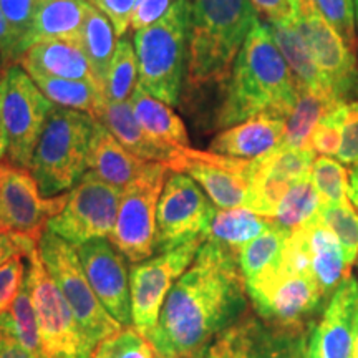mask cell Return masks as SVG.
I'll return each instance as SVG.
<instances>
[{
  "label": "cell",
  "mask_w": 358,
  "mask_h": 358,
  "mask_svg": "<svg viewBox=\"0 0 358 358\" xmlns=\"http://www.w3.org/2000/svg\"><path fill=\"white\" fill-rule=\"evenodd\" d=\"M249 302L237 254L206 241L168 292L148 340L161 357L198 358L219 334L249 310Z\"/></svg>",
  "instance_id": "1"
},
{
  "label": "cell",
  "mask_w": 358,
  "mask_h": 358,
  "mask_svg": "<svg viewBox=\"0 0 358 358\" xmlns=\"http://www.w3.org/2000/svg\"><path fill=\"white\" fill-rule=\"evenodd\" d=\"M294 77L268 25L261 20L241 48L216 115L219 128H229L254 116L285 120L299 96Z\"/></svg>",
  "instance_id": "2"
},
{
  "label": "cell",
  "mask_w": 358,
  "mask_h": 358,
  "mask_svg": "<svg viewBox=\"0 0 358 358\" xmlns=\"http://www.w3.org/2000/svg\"><path fill=\"white\" fill-rule=\"evenodd\" d=\"M259 22L250 0H191L189 88L226 85L241 48Z\"/></svg>",
  "instance_id": "3"
},
{
  "label": "cell",
  "mask_w": 358,
  "mask_h": 358,
  "mask_svg": "<svg viewBox=\"0 0 358 358\" xmlns=\"http://www.w3.org/2000/svg\"><path fill=\"white\" fill-rule=\"evenodd\" d=\"M191 34V0H176L153 25L133 35L138 57V83L151 96L174 106L187 73Z\"/></svg>",
  "instance_id": "4"
},
{
  "label": "cell",
  "mask_w": 358,
  "mask_h": 358,
  "mask_svg": "<svg viewBox=\"0 0 358 358\" xmlns=\"http://www.w3.org/2000/svg\"><path fill=\"white\" fill-rule=\"evenodd\" d=\"M95 124L83 111L57 105L52 110L29 168L43 198L65 194L85 176Z\"/></svg>",
  "instance_id": "5"
},
{
  "label": "cell",
  "mask_w": 358,
  "mask_h": 358,
  "mask_svg": "<svg viewBox=\"0 0 358 358\" xmlns=\"http://www.w3.org/2000/svg\"><path fill=\"white\" fill-rule=\"evenodd\" d=\"M55 105L19 64L0 69V122L6 133V159L30 168L35 146Z\"/></svg>",
  "instance_id": "6"
},
{
  "label": "cell",
  "mask_w": 358,
  "mask_h": 358,
  "mask_svg": "<svg viewBox=\"0 0 358 358\" xmlns=\"http://www.w3.org/2000/svg\"><path fill=\"white\" fill-rule=\"evenodd\" d=\"M38 250L45 268L62 290L80 327L93 345L96 347L103 340L123 329V325L103 307L95 290L90 285L73 244L45 229L38 241Z\"/></svg>",
  "instance_id": "7"
},
{
  "label": "cell",
  "mask_w": 358,
  "mask_h": 358,
  "mask_svg": "<svg viewBox=\"0 0 358 358\" xmlns=\"http://www.w3.org/2000/svg\"><path fill=\"white\" fill-rule=\"evenodd\" d=\"M27 280L45 355L92 358L96 347L90 342L62 290L45 268L38 248L27 257Z\"/></svg>",
  "instance_id": "8"
},
{
  "label": "cell",
  "mask_w": 358,
  "mask_h": 358,
  "mask_svg": "<svg viewBox=\"0 0 358 358\" xmlns=\"http://www.w3.org/2000/svg\"><path fill=\"white\" fill-rule=\"evenodd\" d=\"M249 301L262 319L285 325H308L330 301L317 280L282 261L245 284Z\"/></svg>",
  "instance_id": "9"
},
{
  "label": "cell",
  "mask_w": 358,
  "mask_h": 358,
  "mask_svg": "<svg viewBox=\"0 0 358 358\" xmlns=\"http://www.w3.org/2000/svg\"><path fill=\"white\" fill-rule=\"evenodd\" d=\"M169 173L171 169L166 164L151 163L146 171L122 192L110 241L129 262L138 264L153 257L156 213Z\"/></svg>",
  "instance_id": "10"
},
{
  "label": "cell",
  "mask_w": 358,
  "mask_h": 358,
  "mask_svg": "<svg viewBox=\"0 0 358 358\" xmlns=\"http://www.w3.org/2000/svg\"><path fill=\"white\" fill-rule=\"evenodd\" d=\"M310 329L266 320L248 310L198 358H306Z\"/></svg>",
  "instance_id": "11"
},
{
  "label": "cell",
  "mask_w": 358,
  "mask_h": 358,
  "mask_svg": "<svg viewBox=\"0 0 358 358\" xmlns=\"http://www.w3.org/2000/svg\"><path fill=\"white\" fill-rule=\"evenodd\" d=\"M122 192L123 189L87 171L69 191L64 209L48 221L47 229L75 248L98 237L110 239L118 216Z\"/></svg>",
  "instance_id": "12"
},
{
  "label": "cell",
  "mask_w": 358,
  "mask_h": 358,
  "mask_svg": "<svg viewBox=\"0 0 358 358\" xmlns=\"http://www.w3.org/2000/svg\"><path fill=\"white\" fill-rule=\"evenodd\" d=\"M216 206L185 173L169 174L156 213V249L166 252L194 239H206Z\"/></svg>",
  "instance_id": "13"
},
{
  "label": "cell",
  "mask_w": 358,
  "mask_h": 358,
  "mask_svg": "<svg viewBox=\"0 0 358 358\" xmlns=\"http://www.w3.org/2000/svg\"><path fill=\"white\" fill-rule=\"evenodd\" d=\"M206 239H194L146 261L134 264L129 271L133 327L146 338L158 324L166 295L179 277L189 268Z\"/></svg>",
  "instance_id": "14"
},
{
  "label": "cell",
  "mask_w": 358,
  "mask_h": 358,
  "mask_svg": "<svg viewBox=\"0 0 358 358\" xmlns=\"http://www.w3.org/2000/svg\"><path fill=\"white\" fill-rule=\"evenodd\" d=\"M294 25L306 40L317 65L340 101L358 90V69L353 50L327 22L315 0H289Z\"/></svg>",
  "instance_id": "15"
},
{
  "label": "cell",
  "mask_w": 358,
  "mask_h": 358,
  "mask_svg": "<svg viewBox=\"0 0 358 358\" xmlns=\"http://www.w3.org/2000/svg\"><path fill=\"white\" fill-rule=\"evenodd\" d=\"M168 168L194 179L217 209H234L248 206L256 159H239L213 151L181 148Z\"/></svg>",
  "instance_id": "16"
},
{
  "label": "cell",
  "mask_w": 358,
  "mask_h": 358,
  "mask_svg": "<svg viewBox=\"0 0 358 358\" xmlns=\"http://www.w3.org/2000/svg\"><path fill=\"white\" fill-rule=\"evenodd\" d=\"M65 194L43 198L30 169L0 161V231L27 234L40 241L52 217L64 209Z\"/></svg>",
  "instance_id": "17"
},
{
  "label": "cell",
  "mask_w": 358,
  "mask_h": 358,
  "mask_svg": "<svg viewBox=\"0 0 358 358\" xmlns=\"http://www.w3.org/2000/svg\"><path fill=\"white\" fill-rule=\"evenodd\" d=\"M77 252L90 285L103 307L123 327L131 325V292L127 257L108 237H98L80 244Z\"/></svg>",
  "instance_id": "18"
},
{
  "label": "cell",
  "mask_w": 358,
  "mask_h": 358,
  "mask_svg": "<svg viewBox=\"0 0 358 358\" xmlns=\"http://www.w3.org/2000/svg\"><path fill=\"white\" fill-rule=\"evenodd\" d=\"M315 153L312 150L279 146L256 159V171L250 181L249 201L245 208L274 219L277 208L295 182L310 176Z\"/></svg>",
  "instance_id": "19"
},
{
  "label": "cell",
  "mask_w": 358,
  "mask_h": 358,
  "mask_svg": "<svg viewBox=\"0 0 358 358\" xmlns=\"http://www.w3.org/2000/svg\"><path fill=\"white\" fill-rule=\"evenodd\" d=\"M358 280L347 277L327 302L320 320L312 325L306 358H350L355 345Z\"/></svg>",
  "instance_id": "20"
},
{
  "label": "cell",
  "mask_w": 358,
  "mask_h": 358,
  "mask_svg": "<svg viewBox=\"0 0 358 358\" xmlns=\"http://www.w3.org/2000/svg\"><path fill=\"white\" fill-rule=\"evenodd\" d=\"M290 237L301 249L308 272L322 290L332 297L335 289L348 277L347 271L350 267L337 237L317 216L299 229H294Z\"/></svg>",
  "instance_id": "21"
},
{
  "label": "cell",
  "mask_w": 358,
  "mask_h": 358,
  "mask_svg": "<svg viewBox=\"0 0 358 358\" xmlns=\"http://www.w3.org/2000/svg\"><path fill=\"white\" fill-rule=\"evenodd\" d=\"M285 120L274 116H254L226 128L211 141L209 151L239 159H259L282 145Z\"/></svg>",
  "instance_id": "22"
},
{
  "label": "cell",
  "mask_w": 358,
  "mask_h": 358,
  "mask_svg": "<svg viewBox=\"0 0 358 358\" xmlns=\"http://www.w3.org/2000/svg\"><path fill=\"white\" fill-rule=\"evenodd\" d=\"M88 6L87 0H40L32 24L17 48L15 64L35 43L50 40L80 43Z\"/></svg>",
  "instance_id": "23"
},
{
  "label": "cell",
  "mask_w": 358,
  "mask_h": 358,
  "mask_svg": "<svg viewBox=\"0 0 358 358\" xmlns=\"http://www.w3.org/2000/svg\"><path fill=\"white\" fill-rule=\"evenodd\" d=\"M150 164V161L138 158L127 150L108 129L96 122L90 145L88 171L96 174L108 185L124 189L136 181Z\"/></svg>",
  "instance_id": "24"
},
{
  "label": "cell",
  "mask_w": 358,
  "mask_h": 358,
  "mask_svg": "<svg viewBox=\"0 0 358 358\" xmlns=\"http://www.w3.org/2000/svg\"><path fill=\"white\" fill-rule=\"evenodd\" d=\"M27 73H45L55 78L96 82L82 45L66 40L35 43L17 62Z\"/></svg>",
  "instance_id": "25"
},
{
  "label": "cell",
  "mask_w": 358,
  "mask_h": 358,
  "mask_svg": "<svg viewBox=\"0 0 358 358\" xmlns=\"http://www.w3.org/2000/svg\"><path fill=\"white\" fill-rule=\"evenodd\" d=\"M96 122H100L133 155L150 163H163L168 166L178 153V150L159 145L143 129L129 101H106Z\"/></svg>",
  "instance_id": "26"
},
{
  "label": "cell",
  "mask_w": 358,
  "mask_h": 358,
  "mask_svg": "<svg viewBox=\"0 0 358 358\" xmlns=\"http://www.w3.org/2000/svg\"><path fill=\"white\" fill-rule=\"evenodd\" d=\"M129 103H131L138 123L155 141L173 150L189 148V134H187L186 124L181 116L173 110V106L151 96L140 83L134 88Z\"/></svg>",
  "instance_id": "27"
},
{
  "label": "cell",
  "mask_w": 358,
  "mask_h": 358,
  "mask_svg": "<svg viewBox=\"0 0 358 358\" xmlns=\"http://www.w3.org/2000/svg\"><path fill=\"white\" fill-rule=\"evenodd\" d=\"M267 24L277 47H279L280 53L284 55L297 82L303 85V87L313 90V92L322 93V95L337 98L334 95L332 88H330L324 73L320 71L319 65H317L312 52L308 50L306 40L302 38L297 27L294 25V20H272L267 22Z\"/></svg>",
  "instance_id": "28"
},
{
  "label": "cell",
  "mask_w": 358,
  "mask_h": 358,
  "mask_svg": "<svg viewBox=\"0 0 358 358\" xmlns=\"http://www.w3.org/2000/svg\"><path fill=\"white\" fill-rule=\"evenodd\" d=\"M30 78L37 83L45 96L53 105L62 108L83 111L92 116L93 120L98 118L103 106L106 103L103 87L96 82H82V80H65L55 78L45 73H29Z\"/></svg>",
  "instance_id": "29"
},
{
  "label": "cell",
  "mask_w": 358,
  "mask_h": 358,
  "mask_svg": "<svg viewBox=\"0 0 358 358\" xmlns=\"http://www.w3.org/2000/svg\"><path fill=\"white\" fill-rule=\"evenodd\" d=\"M338 103L342 101L337 98L322 95V93H317L301 85L297 101L285 118L284 140H282L280 146L310 150V138L317 124Z\"/></svg>",
  "instance_id": "30"
},
{
  "label": "cell",
  "mask_w": 358,
  "mask_h": 358,
  "mask_svg": "<svg viewBox=\"0 0 358 358\" xmlns=\"http://www.w3.org/2000/svg\"><path fill=\"white\" fill-rule=\"evenodd\" d=\"M272 224L274 219L264 217L248 208L219 209L209 226L206 241H214L239 256L245 244L266 232Z\"/></svg>",
  "instance_id": "31"
},
{
  "label": "cell",
  "mask_w": 358,
  "mask_h": 358,
  "mask_svg": "<svg viewBox=\"0 0 358 358\" xmlns=\"http://www.w3.org/2000/svg\"><path fill=\"white\" fill-rule=\"evenodd\" d=\"M116 43L118 42H116L113 24L105 13L90 3L87 15H85L80 45L92 65L98 83L103 87V92H105V82L108 77L111 60H113Z\"/></svg>",
  "instance_id": "32"
},
{
  "label": "cell",
  "mask_w": 358,
  "mask_h": 358,
  "mask_svg": "<svg viewBox=\"0 0 358 358\" xmlns=\"http://www.w3.org/2000/svg\"><path fill=\"white\" fill-rule=\"evenodd\" d=\"M289 236L290 231L274 221L266 232H262L241 249L237 259H239V267L245 284L257 279L264 272L271 271L282 261Z\"/></svg>",
  "instance_id": "33"
},
{
  "label": "cell",
  "mask_w": 358,
  "mask_h": 358,
  "mask_svg": "<svg viewBox=\"0 0 358 358\" xmlns=\"http://www.w3.org/2000/svg\"><path fill=\"white\" fill-rule=\"evenodd\" d=\"M138 80H140V71H138V57L134 52V45L128 38L122 37L116 43L113 60H111L108 77L105 82L106 101H129Z\"/></svg>",
  "instance_id": "34"
},
{
  "label": "cell",
  "mask_w": 358,
  "mask_h": 358,
  "mask_svg": "<svg viewBox=\"0 0 358 358\" xmlns=\"http://www.w3.org/2000/svg\"><path fill=\"white\" fill-rule=\"evenodd\" d=\"M320 198L313 186L312 178L308 176L302 181L295 182L282 198L274 221L285 229L294 231L302 227L310 219L317 216L320 209Z\"/></svg>",
  "instance_id": "35"
},
{
  "label": "cell",
  "mask_w": 358,
  "mask_h": 358,
  "mask_svg": "<svg viewBox=\"0 0 358 358\" xmlns=\"http://www.w3.org/2000/svg\"><path fill=\"white\" fill-rule=\"evenodd\" d=\"M317 217L334 232L343 248L348 264L353 266L358 257V214L352 201L345 199L337 204H322Z\"/></svg>",
  "instance_id": "36"
},
{
  "label": "cell",
  "mask_w": 358,
  "mask_h": 358,
  "mask_svg": "<svg viewBox=\"0 0 358 358\" xmlns=\"http://www.w3.org/2000/svg\"><path fill=\"white\" fill-rule=\"evenodd\" d=\"M7 312L8 317H10L13 334H15L17 340H19L22 345H24L29 352H32L35 357L48 358L45 355L42 340H40L37 317H35L32 297H30V287L29 280H27V274L19 295H17V299L13 301Z\"/></svg>",
  "instance_id": "37"
},
{
  "label": "cell",
  "mask_w": 358,
  "mask_h": 358,
  "mask_svg": "<svg viewBox=\"0 0 358 358\" xmlns=\"http://www.w3.org/2000/svg\"><path fill=\"white\" fill-rule=\"evenodd\" d=\"M310 178L322 204H337L348 199L350 178L340 161H335L330 156H319L313 159Z\"/></svg>",
  "instance_id": "38"
},
{
  "label": "cell",
  "mask_w": 358,
  "mask_h": 358,
  "mask_svg": "<svg viewBox=\"0 0 358 358\" xmlns=\"http://www.w3.org/2000/svg\"><path fill=\"white\" fill-rule=\"evenodd\" d=\"M92 358H158L155 347L134 327H123L120 332L100 342Z\"/></svg>",
  "instance_id": "39"
},
{
  "label": "cell",
  "mask_w": 358,
  "mask_h": 358,
  "mask_svg": "<svg viewBox=\"0 0 358 358\" xmlns=\"http://www.w3.org/2000/svg\"><path fill=\"white\" fill-rule=\"evenodd\" d=\"M347 101L338 103L327 113L310 138V150L320 156H335L337 158L340 141H342V127L345 118Z\"/></svg>",
  "instance_id": "40"
},
{
  "label": "cell",
  "mask_w": 358,
  "mask_h": 358,
  "mask_svg": "<svg viewBox=\"0 0 358 358\" xmlns=\"http://www.w3.org/2000/svg\"><path fill=\"white\" fill-rule=\"evenodd\" d=\"M315 6L348 47L355 50L357 20L353 0H315Z\"/></svg>",
  "instance_id": "41"
},
{
  "label": "cell",
  "mask_w": 358,
  "mask_h": 358,
  "mask_svg": "<svg viewBox=\"0 0 358 358\" xmlns=\"http://www.w3.org/2000/svg\"><path fill=\"white\" fill-rule=\"evenodd\" d=\"M27 256H13L0 266V313L10 308L27 274Z\"/></svg>",
  "instance_id": "42"
},
{
  "label": "cell",
  "mask_w": 358,
  "mask_h": 358,
  "mask_svg": "<svg viewBox=\"0 0 358 358\" xmlns=\"http://www.w3.org/2000/svg\"><path fill=\"white\" fill-rule=\"evenodd\" d=\"M337 159L350 166L358 163V101L347 103Z\"/></svg>",
  "instance_id": "43"
},
{
  "label": "cell",
  "mask_w": 358,
  "mask_h": 358,
  "mask_svg": "<svg viewBox=\"0 0 358 358\" xmlns=\"http://www.w3.org/2000/svg\"><path fill=\"white\" fill-rule=\"evenodd\" d=\"M38 2L40 0H0V10L20 40L32 24Z\"/></svg>",
  "instance_id": "44"
},
{
  "label": "cell",
  "mask_w": 358,
  "mask_h": 358,
  "mask_svg": "<svg viewBox=\"0 0 358 358\" xmlns=\"http://www.w3.org/2000/svg\"><path fill=\"white\" fill-rule=\"evenodd\" d=\"M176 0H136L129 19V30H141L164 17Z\"/></svg>",
  "instance_id": "45"
},
{
  "label": "cell",
  "mask_w": 358,
  "mask_h": 358,
  "mask_svg": "<svg viewBox=\"0 0 358 358\" xmlns=\"http://www.w3.org/2000/svg\"><path fill=\"white\" fill-rule=\"evenodd\" d=\"M93 7L105 13L115 27V32L120 37L129 30V19L136 0H87Z\"/></svg>",
  "instance_id": "46"
},
{
  "label": "cell",
  "mask_w": 358,
  "mask_h": 358,
  "mask_svg": "<svg viewBox=\"0 0 358 358\" xmlns=\"http://www.w3.org/2000/svg\"><path fill=\"white\" fill-rule=\"evenodd\" d=\"M38 248V241L20 232L0 231V266L13 256H27Z\"/></svg>",
  "instance_id": "47"
},
{
  "label": "cell",
  "mask_w": 358,
  "mask_h": 358,
  "mask_svg": "<svg viewBox=\"0 0 358 358\" xmlns=\"http://www.w3.org/2000/svg\"><path fill=\"white\" fill-rule=\"evenodd\" d=\"M0 358H38L17 340L7 310L0 313Z\"/></svg>",
  "instance_id": "48"
},
{
  "label": "cell",
  "mask_w": 358,
  "mask_h": 358,
  "mask_svg": "<svg viewBox=\"0 0 358 358\" xmlns=\"http://www.w3.org/2000/svg\"><path fill=\"white\" fill-rule=\"evenodd\" d=\"M19 35L12 30L8 22L0 10V55H2V65H13L17 58V48H19Z\"/></svg>",
  "instance_id": "49"
},
{
  "label": "cell",
  "mask_w": 358,
  "mask_h": 358,
  "mask_svg": "<svg viewBox=\"0 0 358 358\" xmlns=\"http://www.w3.org/2000/svg\"><path fill=\"white\" fill-rule=\"evenodd\" d=\"M250 2L254 3L257 12L266 17L267 22L292 19V7L289 0H250Z\"/></svg>",
  "instance_id": "50"
},
{
  "label": "cell",
  "mask_w": 358,
  "mask_h": 358,
  "mask_svg": "<svg viewBox=\"0 0 358 358\" xmlns=\"http://www.w3.org/2000/svg\"><path fill=\"white\" fill-rule=\"evenodd\" d=\"M348 178H350V182H348V199L358 209V163L353 164Z\"/></svg>",
  "instance_id": "51"
},
{
  "label": "cell",
  "mask_w": 358,
  "mask_h": 358,
  "mask_svg": "<svg viewBox=\"0 0 358 358\" xmlns=\"http://www.w3.org/2000/svg\"><path fill=\"white\" fill-rule=\"evenodd\" d=\"M6 158V133H3L2 122H0V161Z\"/></svg>",
  "instance_id": "52"
},
{
  "label": "cell",
  "mask_w": 358,
  "mask_h": 358,
  "mask_svg": "<svg viewBox=\"0 0 358 358\" xmlns=\"http://www.w3.org/2000/svg\"><path fill=\"white\" fill-rule=\"evenodd\" d=\"M353 352L358 357V310H357V317H355V345H353Z\"/></svg>",
  "instance_id": "53"
},
{
  "label": "cell",
  "mask_w": 358,
  "mask_h": 358,
  "mask_svg": "<svg viewBox=\"0 0 358 358\" xmlns=\"http://www.w3.org/2000/svg\"><path fill=\"white\" fill-rule=\"evenodd\" d=\"M353 7H355V20H357V29H358V0H353Z\"/></svg>",
  "instance_id": "54"
},
{
  "label": "cell",
  "mask_w": 358,
  "mask_h": 358,
  "mask_svg": "<svg viewBox=\"0 0 358 358\" xmlns=\"http://www.w3.org/2000/svg\"><path fill=\"white\" fill-rule=\"evenodd\" d=\"M350 358H358V357H357V355H355V352H353V355H352V357H350Z\"/></svg>",
  "instance_id": "55"
},
{
  "label": "cell",
  "mask_w": 358,
  "mask_h": 358,
  "mask_svg": "<svg viewBox=\"0 0 358 358\" xmlns=\"http://www.w3.org/2000/svg\"><path fill=\"white\" fill-rule=\"evenodd\" d=\"M156 355H158V353H156ZM158 358H166V357H161V355H158Z\"/></svg>",
  "instance_id": "56"
},
{
  "label": "cell",
  "mask_w": 358,
  "mask_h": 358,
  "mask_svg": "<svg viewBox=\"0 0 358 358\" xmlns=\"http://www.w3.org/2000/svg\"><path fill=\"white\" fill-rule=\"evenodd\" d=\"M0 64H2V55H0Z\"/></svg>",
  "instance_id": "57"
}]
</instances>
